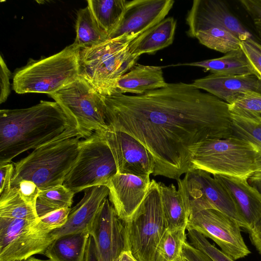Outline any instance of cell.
I'll use <instances>...</instances> for the list:
<instances>
[{
  "mask_svg": "<svg viewBox=\"0 0 261 261\" xmlns=\"http://www.w3.org/2000/svg\"><path fill=\"white\" fill-rule=\"evenodd\" d=\"M89 236L88 231L60 236L49 245L44 254L48 261H84Z\"/></svg>",
  "mask_w": 261,
  "mask_h": 261,
  "instance_id": "d4e9b609",
  "label": "cell"
},
{
  "mask_svg": "<svg viewBox=\"0 0 261 261\" xmlns=\"http://www.w3.org/2000/svg\"><path fill=\"white\" fill-rule=\"evenodd\" d=\"M89 232L100 261H116L122 252L128 250L124 222L107 198L100 205Z\"/></svg>",
  "mask_w": 261,
  "mask_h": 261,
  "instance_id": "4fadbf2b",
  "label": "cell"
},
{
  "mask_svg": "<svg viewBox=\"0 0 261 261\" xmlns=\"http://www.w3.org/2000/svg\"><path fill=\"white\" fill-rule=\"evenodd\" d=\"M231 105L261 115V93L250 91L240 93L235 97Z\"/></svg>",
  "mask_w": 261,
  "mask_h": 261,
  "instance_id": "836d02e7",
  "label": "cell"
},
{
  "mask_svg": "<svg viewBox=\"0 0 261 261\" xmlns=\"http://www.w3.org/2000/svg\"><path fill=\"white\" fill-rule=\"evenodd\" d=\"M102 96L108 128L132 136L150 152L153 176L177 180L203 142L234 136L229 104L192 84L168 83L143 94Z\"/></svg>",
  "mask_w": 261,
  "mask_h": 261,
  "instance_id": "6da1fadb",
  "label": "cell"
},
{
  "mask_svg": "<svg viewBox=\"0 0 261 261\" xmlns=\"http://www.w3.org/2000/svg\"><path fill=\"white\" fill-rule=\"evenodd\" d=\"M186 23L188 35L199 30L219 27L229 31L241 41L252 38L251 34L222 1H193L187 15Z\"/></svg>",
  "mask_w": 261,
  "mask_h": 261,
  "instance_id": "9a60e30c",
  "label": "cell"
},
{
  "mask_svg": "<svg viewBox=\"0 0 261 261\" xmlns=\"http://www.w3.org/2000/svg\"><path fill=\"white\" fill-rule=\"evenodd\" d=\"M177 180L184 188L191 213L206 209L217 210L238 222L248 232L249 228L231 193L210 173L191 168L182 179Z\"/></svg>",
  "mask_w": 261,
  "mask_h": 261,
  "instance_id": "8fae6325",
  "label": "cell"
},
{
  "mask_svg": "<svg viewBox=\"0 0 261 261\" xmlns=\"http://www.w3.org/2000/svg\"><path fill=\"white\" fill-rule=\"evenodd\" d=\"M117 173L115 159L103 134L93 133L80 141L76 160L63 185L74 194L107 186Z\"/></svg>",
  "mask_w": 261,
  "mask_h": 261,
  "instance_id": "ba28073f",
  "label": "cell"
},
{
  "mask_svg": "<svg viewBox=\"0 0 261 261\" xmlns=\"http://www.w3.org/2000/svg\"><path fill=\"white\" fill-rule=\"evenodd\" d=\"M247 181L261 194V170L252 174L247 179Z\"/></svg>",
  "mask_w": 261,
  "mask_h": 261,
  "instance_id": "ee69618b",
  "label": "cell"
},
{
  "mask_svg": "<svg viewBox=\"0 0 261 261\" xmlns=\"http://www.w3.org/2000/svg\"><path fill=\"white\" fill-rule=\"evenodd\" d=\"M12 187H16L22 198L36 207V200L41 190L35 183L31 180H22Z\"/></svg>",
  "mask_w": 261,
  "mask_h": 261,
  "instance_id": "8d00e7d4",
  "label": "cell"
},
{
  "mask_svg": "<svg viewBox=\"0 0 261 261\" xmlns=\"http://www.w3.org/2000/svg\"><path fill=\"white\" fill-rule=\"evenodd\" d=\"M103 135L115 159L117 173L136 176L153 174V158L137 139L126 133L109 128Z\"/></svg>",
  "mask_w": 261,
  "mask_h": 261,
  "instance_id": "5bb4252c",
  "label": "cell"
},
{
  "mask_svg": "<svg viewBox=\"0 0 261 261\" xmlns=\"http://www.w3.org/2000/svg\"><path fill=\"white\" fill-rule=\"evenodd\" d=\"M176 261H186V260L182 257L181 255L179 258L177 259Z\"/></svg>",
  "mask_w": 261,
  "mask_h": 261,
  "instance_id": "7dc6e473",
  "label": "cell"
},
{
  "mask_svg": "<svg viewBox=\"0 0 261 261\" xmlns=\"http://www.w3.org/2000/svg\"><path fill=\"white\" fill-rule=\"evenodd\" d=\"M126 2V0L87 1V6L109 39L122 20Z\"/></svg>",
  "mask_w": 261,
  "mask_h": 261,
  "instance_id": "484cf974",
  "label": "cell"
},
{
  "mask_svg": "<svg viewBox=\"0 0 261 261\" xmlns=\"http://www.w3.org/2000/svg\"><path fill=\"white\" fill-rule=\"evenodd\" d=\"M252 244L261 255V221L248 231Z\"/></svg>",
  "mask_w": 261,
  "mask_h": 261,
  "instance_id": "b9f144b4",
  "label": "cell"
},
{
  "mask_svg": "<svg viewBox=\"0 0 261 261\" xmlns=\"http://www.w3.org/2000/svg\"><path fill=\"white\" fill-rule=\"evenodd\" d=\"M211 175L247 179L261 170V151L252 143L237 136L205 141L197 148L190 168Z\"/></svg>",
  "mask_w": 261,
  "mask_h": 261,
  "instance_id": "277c9868",
  "label": "cell"
},
{
  "mask_svg": "<svg viewBox=\"0 0 261 261\" xmlns=\"http://www.w3.org/2000/svg\"><path fill=\"white\" fill-rule=\"evenodd\" d=\"M80 48L73 43L48 57L29 61L15 71L12 87L18 94L50 95L79 77Z\"/></svg>",
  "mask_w": 261,
  "mask_h": 261,
  "instance_id": "8992f818",
  "label": "cell"
},
{
  "mask_svg": "<svg viewBox=\"0 0 261 261\" xmlns=\"http://www.w3.org/2000/svg\"><path fill=\"white\" fill-rule=\"evenodd\" d=\"M181 255L186 261H213L207 255L187 241L184 244Z\"/></svg>",
  "mask_w": 261,
  "mask_h": 261,
  "instance_id": "ab89813d",
  "label": "cell"
},
{
  "mask_svg": "<svg viewBox=\"0 0 261 261\" xmlns=\"http://www.w3.org/2000/svg\"><path fill=\"white\" fill-rule=\"evenodd\" d=\"M109 194V190L106 186H95L86 189L82 199L71 208L65 224L53 230L51 235L56 239L69 233L84 231L89 232L100 205Z\"/></svg>",
  "mask_w": 261,
  "mask_h": 261,
  "instance_id": "ac0fdd59",
  "label": "cell"
},
{
  "mask_svg": "<svg viewBox=\"0 0 261 261\" xmlns=\"http://www.w3.org/2000/svg\"><path fill=\"white\" fill-rule=\"evenodd\" d=\"M213 176L231 193L249 231L261 221V194L246 179L222 175Z\"/></svg>",
  "mask_w": 261,
  "mask_h": 261,
  "instance_id": "ffe728a7",
  "label": "cell"
},
{
  "mask_svg": "<svg viewBox=\"0 0 261 261\" xmlns=\"http://www.w3.org/2000/svg\"><path fill=\"white\" fill-rule=\"evenodd\" d=\"M84 261H100L94 241L90 235L88 240Z\"/></svg>",
  "mask_w": 261,
  "mask_h": 261,
  "instance_id": "7bdbcfd3",
  "label": "cell"
},
{
  "mask_svg": "<svg viewBox=\"0 0 261 261\" xmlns=\"http://www.w3.org/2000/svg\"><path fill=\"white\" fill-rule=\"evenodd\" d=\"M241 47L246 55L255 75L261 80V44L250 38L242 41Z\"/></svg>",
  "mask_w": 261,
  "mask_h": 261,
  "instance_id": "e575fe53",
  "label": "cell"
},
{
  "mask_svg": "<svg viewBox=\"0 0 261 261\" xmlns=\"http://www.w3.org/2000/svg\"><path fill=\"white\" fill-rule=\"evenodd\" d=\"M128 250L137 261H154L159 243L167 230L158 183L151 180L142 203L124 222Z\"/></svg>",
  "mask_w": 261,
  "mask_h": 261,
  "instance_id": "52a82bcc",
  "label": "cell"
},
{
  "mask_svg": "<svg viewBox=\"0 0 261 261\" xmlns=\"http://www.w3.org/2000/svg\"><path fill=\"white\" fill-rule=\"evenodd\" d=\"M204 46L224 53L241 48V40L229 31L219 27L199 30L188 35Z\"/></svg>",
  "mask_w": 261,
  "mask_h": 261,
  "instance_id": "f1b7e54d",
  "label": "cell"
},
{
  "mask_svg": "<svg viewBox=\"0 0 261 261\" xmlns=\"http://www.w3.org/2000/svg\"><path fill=\"white\" fill-rule=\"evenodd\" d=\"M234 136L250 142L261 151V115L229 105Z\"/></svg>",
  "mask_w": 261,
  "mask_h": 261,
  "instance_id": "83f0119b",
  "label": "cell"
},
{
  "mask_svg": "<svg viewBox=\"0 0 261 261\" xmlns=\"http://www.w3.org/2000/svg\"><path fill=\"white\" fill-rule=\"evenodd\" d=\"M80 138L57 141L34 149L15 164L11 187L22 180L34 182L40 190L63 185L76 160Z\"/></svg>",
  "mask_w": 261,
  "mask_h": 261,
  "instance_id": "5b68a950",
  "label": "cell"
},
{
  "mask_svg": "<svg viewBox=\"0 0 261 261\" xmlns=\"http://www.w3.org/2000/svg\"><path fill=\"white\" fill-rule=\"evenodd\" d=\"M73 137L83 138L75 123L56 101L0 111V165L31 149Z\"/></svg>",
  "mask_w": 261,
  "mask_h": 261,
  "instance_id": "7a4b0ae2",
  "label": "cell"
},
{
  "mask_svg": "<svg viewBox=\"0 0 261 261\" xmlns=\"http://www.w3.org/2000/svg\"><path fill=\"white\" fill-rule=\"evenodd\" d=\"M151 185L150 175L117 173L107 185L109 200L118 217L128 221L144 200Z\"/></svg>",
  "mask_w": 261,
  "mask_h": 261,
  "instance_id": "e0dca14e",
  "label": "cell"
},
{
  "mask_svg": "<svg viewBox=\"0 0 261 261\" xmlns=\"http://www.w3.org/2000/svg\"><path fill=\"white\" fill-rule=\"evenodd\" d=\"M186 228L167 229L157 246L154 261H176L187 241Z\"/></svg>",
  "mask_w": 261,
  "mask_h": 261,
  "instance_id": "1f68e13d",
  "label": "cell"
},
{
  "mask_svg": "<svg viewBox=\"0 0 261 261\" xmlns=\"http://www.w3.org/2000/svg\"><path fill=\"white\" fill-rule=\"evenodd\" d=\"M70 210V207L58 210L40 217L39 220L44 227L52 231L65 224Z\"/></svg>",
  "mask_w": 261,
  "mask_h": 261,
  "instance_id": "d590c367",
  "label": "cell"
},
{
  "mask_svg": "<svg viewBox=\"0 0 261 261\" xmlns=\"http://www.w3.org/2000/svg\"><path fill=\"white\" fill-rule=\"evenodd\" d=\"M74 193L63 185L41 190L36 203L39 218L72 205Z\"/></svg>",
  "mask_w": 261,
  "mask_h": 261,
  "instance_id": "4dcf8cb0",
  "label": "cell"
},
{
  "mask_svg": "<svg viewBox=\"0 0 261 261\" xmlns=\"http://www.w3.org/2000/svg\"><path fill=\"white\" fill-rule=\"evenodd\" d=\"M75 31L73 43L80 48L91 47L109 39L108 34L99 26L88 6L77 12Z\"/></svg>",
  "mask_w": 261,
  "mask_h": 261,
  "instance_id": "4316f807",
  "label": "cell"
},
{
  "mask_svg": "<svg viewBox=\"0 0 261 261\" xmlns=\"http://www.w3.org/2000/svg\"><path fill=\"white\" fill-rule=\"evenodd\" d=\"M162 67L135 64L117 81L116 94L130 93L137 95L166 87Z\"/></svg>",
  "mask_w": 261,
  "mask_h": 261,
  "instance_id": "7402d4cb",
  "label": "cell"
},
{
  "mask_svg": "<svg viewBox=\"0 0 261 261\" xmlns=\"http://www.w3.org/2000/svg\"><path fill=\"white\" fill-rule=\"evenodd\" d=\"M0 217L27 220L39 218L36 207L22 198L16 187L0 194Z\"/></svg>",
  "mask_w": 261,
  "mask_h": 261,
  "instance_id": "f546056e",
  "label": "cell"
},
{
  "mask_svg": "<svg viewBox=\"0 0 261 261\" xmlns=\"http://www.w3.org/2000/svg\"><path fill=\"white\" fill-rule=\"evenodd\" d=\"M116 261H137L129 250L122 253Z\"/></svg>",
  "mask_w": 261,
  "mask_h": 261,
  "instance_id": "f6af8a7d",
  "label": "cell"
},
{
  "mask_svg": "<svg viewBox=\"0 0 261 261\" xmlns=\"http://www.w3.org/2000/svg\"><path fill=\"white\" fill-rule=\"evenodd\" d=\"M239 2L251 18L261 40V0H240Z\"/></svg>",
  "mask_w": 261,
  "mask_h": 261,
  "instance_id": "74e56055",
  "label": "cell"
},
{
  "mask_svg": "<svg viewBox=\"0 0 261 261\" xmlns=\"http://www.w3.org/2000/svg\"><path fill=\"white\" fill-rule=\"evenodd\" d=\"M176 27L173 17L165 18L146 31L131 42L129 51L132 54L141 56L154 54L172 44Z\"/></svg>",
  "mask_w": 261,
  "mask_h": 261,
  "instance_id": "603a6c76",
  "label": "cell"
},
{
  "mask_svg": "<svg viewBox=\"0 0 261 261\" xmlns=\"http://www.w3.org/2000/svg\"><path fill=\"white\" fill-rule=\"evenodd\" d=\"M187 227L212 239L223 252L234 260L251 253L242 236L239 223L217 210L191 213Z\"/></svg>",
  "mask_w": 261,
  "mask_h": 261,
  "instance_id": "7c38bea8",
  "label": "cell"
},
{
  "mask_svg": "<svg viewBox=\"0 0 261 261\" xmlns=\"http://www.w3.org/2000/svg\"><path fill=\"white\" fill-rule=\"evenodd\" d=\"M192 84L229 105L232 104L240 93L250 91L261 93V80L255 75L221 76L211 74L195 80Z\"/></svg>",
  "mask_w": 261,
  "mask_h": 261,
  "instance_id": "d6986e66",
  "label": "cell"
},
{
  "mask_svg": "<svg viewBox=\"0 0 261 261\" xmlns=\"http://www.w3.org/2000/svg\"><path fill=\"white\" fill-rule=\"evenodd\" d=\"M0 103H2L6 101L10 93V79L12 73L2 56H0Z\"/></svg>",
  "mask_w": 261,
  "mask_h": 261,
  "instance_id": "f35d334b",
  "label": "cell"
},
{
  "mask_svg": "<svg viewBox=\"0 0 261 261\" xmlns=\"http://www.w3.org/2000/svg\"><path fill=\"white\" fill-rule=\"evenodd\" d=\"M75 123L83 138L108 129L102 96L81 77L49 95Z\"/></svg>",
  "mask_w": 261,
  "mask_h": 261,
  "instance_id": "9c48e42d",
  "label": "cell"
},
{
  "mask_svg": "<svg viewBox=\"0 0 261 261\" xmlns=\"http://www.w3.org/2000/svg\"><path fill=\"white\" fill-rule=\"evenodd\" d=\"M167 229L187 228L191 215L190 205L181 183L178 190L171 184L158 182Z\"/></svg>",
  "mask_w": 261,
  "mask_h": 261,
  "instance_id": "44dd1931",
  "label": "cell"
},
{
  "mask_svg": "<svg viewBox=\"0 0 261 261\" xmlns=\"http://www.w3.org/2000/svg\"><path fill=\"white\" fill-rule=\"evenodd\" d=\"M137 37L123 35L80 48L79 76L101 95L116 94L117 81L136 64L140 57L129 51L130 43Z\"/></svg>",
  "mask_w": 261,
  "mask_h": 261,
  "instance_id": "3957f363",
  "label": "cell"
},
{
  "mask_svg": "<svg viewBox=\"0 0 261 261\" xmlns=\"http://www.w3.org/2000/svg\"><path fill=\"white\" fill-rule=\"evenodd\" d=\"M13 261H45V260L34 257V256H32V257H30L26 258V259H20V260H13Z\"/></svg>",
  "mask_w": 261,
  "mask_h": 261,
  "instance_id": "bcb514c9",
  "label": "cell"
},
{
  "mask_svg": "<svg viewBox=\"0 0 261 261\" xmlns=\"http://www.w3.org/2000/svg\"><path fill=\"white\" fill-rule=\"evenodd\" d=\"M177 65L201 67L210 71L212 74L221 76L255 75V72L241 47L229 51L218 58L178 64Z\"/></svg>",
  "mask_w": 261,
  "mask_h": 261,
  "instance_id": "cb8c5ba5",
  "label": "cell"
},
{
  "mask_svg": "<svg viewBox=\"0 0 261 261\" xmlns=\"http://www.w3.org/2000/svg\"><path fill=\"white\" fill-rule=\"evenodd\" d=\"M39 220L0 217V261L26 259L43 254L55 240Z\"/></svg>",
  "mask_w": 261,
  "mask_h": 261,
  "instance_id": "30bf717a",
  "label": "cell"
},
{
  "mask_svg": "<svg viewBox=\"0 0 261 261\" xmlns=\"http://www.w3.org/2000/svg\"><path fill=\"white\" fill-rule=\"evenodd\" d=\"M14 171L12 164L0 165V194L11 188V182Z\"/></svg>",
  "mask_w": 261,
  "mask_h": 261,
  "instance_id": "60d3db41",
  "label": "cell"
},
{
  "mask_svg": "<svg viewBox=\"0 0 261 261\" xmlns=\"http://www.w3.org/2000/svg\"><path fill=\"white\" fill-rule=\"evenodd\" d=\"M186 229L189 243L207 255L213 261H234L212 244L206 237L198 231L189 227H187Z\"/></svg>",
  "mask_w": 261,
  "mask_h": 261,
  "instance_id": "d6a6232c",
  "label": "cell"
},
{
  "mask_svg": "<svg viewBox=\"0 0 261 261\" xmlns=\"http://www.w3.org/2000/svg\"><path fill=\"white\" fill-rule=\"evenodd\" d=\"M174 3L173 0L127 1L122 20L109 39L123 35L139 36L164 20Z\"/></svg>",
  "mask_w": 261,
  "mask_h": 261,
  "instance_id": "2e32d148",
  "label": "cell"
}]
</instances>
